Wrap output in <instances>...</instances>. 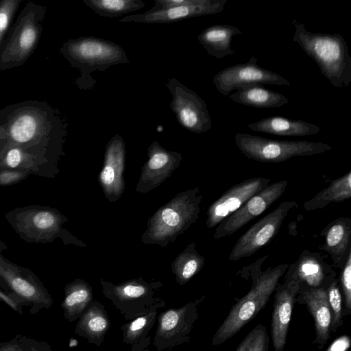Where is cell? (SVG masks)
<instances>
[{
	"label": "cell",
	"instance_id": "obj_24",
	"mask_svg": "<svg viewBox=\"0 0 351 351\" xmlns=\"http://www.w3.org/2000/svg\"><path fill=\"white\" fill-rule=\"evenodd\" d=\"M351 197V171L334 180L311 199L306 201L303 208L306 211L322 209L332 202H341Z\"/></svg>",
	"mask_w": 351,
	"mask_h": 351
},
{
	"label": "cell",
	"instance_id": "obj_19",
	"mask_svg": "<svg viewBox=\"0 0 351 351\" xmlns=\"http://www.w3.org/2000/svg\"><path fill=\"white\" fill-rule=\"evenodd\" d=\"M0 274L16 295L32 306V313L52 305L47 290L33 280L8 269L0 270Z\"/></svg>",
	"mask_w": 351,
	"mask_h": 351
},
{
	"label": "cell",
	"instance_id": "obj_23",
	"mask_svg": "<svg viewBox=\"0 0 351 351\" xmlns=\"http://www.w3.org/2000/svg\"><path fill=\"white\" fill-rule=\"evenodd\" d=\"M229 99L238 104L256 108H279L289 103V99L282 94L258 84L241 86L230 95Z\"/></svg>",
	"mask_w": 351,
	"mask_h": 351
},
{
	"label": "cell",
	"instance_id": "obj_32",
	"mask_svg": "<svg viewBox=\"0 0 351 351\" xmlns=\"http://www.w3.org/2000/svg\"><path fill=\"white\" fill-rule=\"evenodd\" d=\"M341 285L344 295L346 314L351 312V253L349 254L346 263L342 268L340 278Z\"/></svg>",
	"mask_w": 351,
	"mask_h": 351
},
{
	"label": "cell",
	"instance_id": "obj_22",
	"mask_svg": "<svg viewBox=\"0 0 351 351\" xmlns=\"http://www.w3.org/2000/svg\"><path fill=\"white\" fill-rule=\"evenodd\" d=\"M110 326V320L104 306L95 302L80 316L75 334L85 337L89 343L99 346Z\"/></svg>",
	"mask_w": 351,
	"mask_h": 351
},
{
	"label": "cell",
	"instance_id": "obj_8",
	"mask_svg": "<svg viewBox=\"0 0 351 351\" xmlns=\"http://www.w3.org/2000/svg\"><path fill=\"white\" fill-rule=\"evenodd\" d=\"M297 206L295 201L281 202L242 234L229 254V260L237 261L250 257L268 244L277 234L289 213Z\"/></svg>",
	"mask_w": 351,
	"mask_h": 351
},
{
	"label": "cell",
	"instance_id": "obj_6",
	"mask_svg": "<svg viewBox=\"0 0 351 351\" xmlns=\"http://www.w3.org/2000/svg\"><path fill=\"white\" fill-rule=\"evenodd\" d=\"M234 141L244 156L261 162H282L293 157L309 156L332 149L321 142L274 140L240 132L236 134Z\"/></svg>",
	"mask_w": 351,
	"mask_h": 351
},
{
	"label": "cell",
	"instance_id": "obj_29",
	"mask_svg": "<svg viewBox=\"0 0 351 351\" xmlns=\"http://www.w3.org/2000/svg\"><path fill=\"white\" fill-rule=\"evenodd\" d=\"M268 345L267 328L258 324L245 336L235 351H267Z\"/></svg>",
	"mask_w": 351,
	"mask_h": 351
},
{
	"label": "cell",
	"instance_id": "obj_17",
	"mask_svg": "<svg viewBox=\"0 0 351 351\" xmlns=\"http://www.w3.org/2000/svg\"><path fill=\"white\" fill-rule=\"evenodd\" d=\"M147 295L145 287L129 284L121 287L114 296L109 298L125 319H134L162 306V302L148 298Z\"/></svg>",
	"mask_w": 351,
	"mask_h": 351
},
{
	"label": "cell",
	"instance_id": "obj_10",
	"mask_svg": "<svg viewBox=\"0 0 351 351\" xmlns=\"http://www.w3.org/2000/svg\"><path fill=\"white\" fill-rule=\"evenodd\" d=\"M300 289L296 262L289 265L285 280L275 289L271 319V338L274 351H285L291 314Z\"/></svg>",
	"mask_w": 351,
	"mask_h": 351
},
{
	"label": "cell",
	"instance_id": "obj_21",
	"mask_svg": "<svg viewBox=\"0 0 351 351\" xmlns=\"http://www.w3.org/2000/svg\"><path fill=\"white\" fill-rule=\"evenodd\" d=\"M243 33L237 27L227 25H214L204 29L197 40L208 55L217 59L233 56L235 51L231 47L232 38Z\"/></svg>",
	"mask_w": 351,
	"mask_h": 351
},
{
	"label": "cell",
	"instance_id": "obj_33",
	"mask_svg": "<svg viewBox=\"0 0 351 351\" xmlns=\"http://www.w3.org/2000/svg\"><path fill=\"white\" fill-rule=\"evenodd\" d=\"M154 153L152 155L148 166L151 169H158L164 167L169 160V156L167 153L161 149H158V143L156 142L152 145Z\"/></svg>",
	"mask_w": 351,
	"mask_h": 351
},
{
	"label": "cell",
	"instance_id": "obj_41",
	"mask_svg": "<svg viewBox=\"0 0 351 351\" xmlns=\"http://www.w3.org/2000/svg\"><path fill=\"white\" fill-rule=\"evenodd\" d=\"M18 351H43V350H38L35 348H27V349H25V348H23L21 347H20L19 350Z\"/></svg>",
	"mask_w": 351,
	"mask_h": 351
},
{
	"label": "cell",
	"instance_id": "obj_12",
	"mask_svg": "<svg viewBox=\"0 0 351 351\" xmlns=\"http://www.w3.org/2000/svg\"><path fill=\"white\" fill-rule=\"evenodd\" d=\"M287 180L269 184L243 204L237 210L219 223L215 239L230 236L265 212L285 191Z\"/></svg>",
	"mask_w": 351,
	"mask_h": 351
},
{
	"label": "cell",
	"instance_id": "obj_28",
	"mask_svg": "<svg viewBox=\"0 0 351 351\" xmlns=\"http://www.w3.org/2000/svg\"><path fill=\"white\" fill-rule=\"evenodd\" d=\"M339 280L334 278L326 288L328 301L331 313L330 330L336 331L342 325V297L338 286Z\"/></svg>",
	"mask_w": 351,
	"mask_h": 351
},
{
	"label": "cell",
	"instance_id": "obj_36",
	"mask_svg": "<svg viewBox=\"0 0 351 351\" xmlns=\"http://www.w3.org/2000/svg\"><path fill=\"white\" fill-rule=\"evenodd\" d=\"M163 221L169 226H176L179 223V216L173 210L166 208L162 213Z\"/></svg>",
	"mask_w": 351,
	"mask_h": 351
},
{
	"label": "cell",
	"instance_id": "obj_25",
	"mask_svg": "<svg viewBox=\"0 0 351 351\" xmlns=\"http://www.w3.org/2000/svg\"><path fill=\"white\" fill-rule=\"evenodd\" d=\"M157 310L145 313L121 326L123 341L131 351H143L150 343L151 331L156 321Z\"/></svg>",
	"mask_w": 351,
	"mask_h": 351
},
{
	"label": "cell",
	"instance_id": "obj_27",
	"mask_svg": "<svg viewBox=\"0 0 351 351\" xmlns=\"http://www.w3.org/2000/svg\"><path fill=\"white\" fill-rule=\"evenodd\" d=\"M92 300L91 291L85 286H73L66 291L62 303L64 317L74 322L84 313Z\"/></svg>",
	"mask_w": 351,
	"mask_h": 351
},
{
	"label": "cell",
	"instance_id": "obj_3",
	"mask_svg": "<svg viewBox=\"0 0 351 351\" xmlns=\"http://www.w3.org/2000/svg\"><path fill=\"white\" fill-rule=\"evenodd\" d=\"M267 258L265 256L254 263L255 276L248 293L232 308L229 314L215 333L213 346H219L236 335L264 308L274 292L281 277L285 274L289 264L269 267L261 271L260 265Z\"/></svg>",
	"mask_w": 351,
	"mask_h": 351
},
{
	"label": "cell",
	"instance_id": "obj_20",
	"mask_svg": "<svg viewBox=\"0 0 351 351\" xmlns=\"http://www.w3.org/2000/svg\"><path fill=\"white\" fill-rule=\"evenodd\" d=\"M254 132L283 136H304L317 134L318 125L303 120H293L281 116L263 118L247 125Z\"/></svg>",
	"mask_w": 351,
	"mask_h": 351
},
{
	"label": "cell",
	"instance_id": "obj_26",
	"mask_svg": "<svg viewBox=\"0 0 351 351\" xmlns=\"http://www.w3.org/2000/svg\"><path fill=\"white\" fill-rule=\"evenodd\" d=\"M95 13L102 17L117 18L143 8L142 0H83Z\"/></svg>",
	"mask_w": 351,
	"mask_h": 351
},
{
	"label": "cell",
	"instance_id": "obj_34",
	"mask_svg": "<svg viewBox=\"0 0 351 351\" xmlns=\"http://www.w3.org/2000/svg\"><path fill=\"white\" fill-rule=\"evenodd\" d=\"M199 266L200 261L196 258L189 260L182 269V276L183 279L188 280L191 278L196 273Z\"/></svg>",
	"mask_w": 351,
	"mask_h": 351
},
{
	"label": "cell",
	"instance_id": "obj_9",
	"mask_svg": "<svg viewBox=\"0 0 351 351\" xmlns=\"http://www.w3.org/2000/svg\"><path fill=\"white\" fill-rule=\"evenodd\" d=\"M200 302L201 300L190 302L159 315L153 343L157 351L169 350L189 340V335L197 319Z\"/></svg>",
	"mask_w": 351,
	"mask_h": 351
},
{
	"label": "cell",
	"instance_id": "obj_18",
	"mask_svg": "<svg viewBox=\"0 0 351 351\" xmlns=\"http://www.w3.org/2000/svg\"><path fill=\"white\" fill-rule=\"evenodd\" d=\"M295 262L300 285L327 288L335 278V273L319 254L304 250Z\"/></svg>",
	"mask_w": 351,
	"mask_h": 351
},
{
	"label": "cell",
	"instance_id": "obj_11",
	"mask_svg": "<svg viewBox=\"0 0 351 351\" xmlns=\"http://www.w3.org/2000/svg\"><path fill=\"white\" fill-rule=\"evenodd\" d=\"M258 59L252 56L245 63L226 67L213 77L217 90L223 96L232 90L250 84H274L290 86V81L271 71L257 64Z\"/></svg>",
	"mask_w": 351,
	"mask_h": 351
},
{
	"label": "cell",
	"instance_id": "obj_35",
	"mask_svg": "<svg viewBox=\"0 0 351 351\" xmlns=\"http://www.w3.org/2000/svg\"><path fill=\"white\" fill-rule=\"evenodd\" d=\"M350 345V338L344 335L334 341L326 351H346Z\"/></svg>",
	"mask_w": 351,
	"mask_h": 351
},
{
	"label": "cell",
	"instance_id": "obj_31",
	"mask_svg": "<svg viewBox=\"0 0 351 351\" xmlns=\"http://www.w3.org/2000/svg\"><path fill=\"white\" fill-rule=\"evenodd\" d=\"M23 0H0V45L12 25L15 14Z\"/></svg>",
	"mask_w": 351,
	"mask_h": 351
},
{
	"label": "cell",
	"instance_id": "obj_1",
	"mask_svg": "<svg viewBox=\"0 0 351 351\" xmlns=\"http://www.w3.org/2000/svg\"><path fill=\"white\" fill-rule=\"evenodd\" d=\"M67 124L49 103L27 100L0 110V146L19 147L34 154L60 147Z\"/></svg>",
	"mask_w": 351,
	"mask_h": 351
},
{
	"label": "cell",
	"instance_id": "obj_5",
	"mask_svg": "<svg viewBox=\"0 0 351 351\" xmlns=\"http://www.w3.org/2000/svg\"><path fill=\"white\" fill-rule=\"evenodd\" d=\"M59 51L72 67L80 71L81 77L75 82L80 88L91 73L130 62L126 52L119 45L95 36L69 39Z\"/></svg>",
	"mask_w": 351,
	"mask_h": 351
},
{
	"label": "cell",
	"instance_id": "obj_16",
	"mask_svg": "<svg viewBox=\"0 0 351 351\" xmlns=\"http://www.w3.org/2000/svg\"><path fill=\"white\" fill-rule=\"evenodd\" d=\"M321 250L330 255L335 267L341 269L351 253V217H340L330 222L321 232Z\"/></svg>",
	"mask_w": 351,
	"mask_h": 351
},
{
	"label": "cell",
	"instance_id": "obj_2",
	"mask_svg": "<svg viewBox=\"0 0 351 351\" xmlns=\"http://www.w3.org/2000/svg\"><path fill=\"white\" fill-rule=\"evenodd\" d=\"M292 24L295 29L292 40L314 60L335 88H346L351 82V57L343 37L340 34L311 32L296 20Z\"/></svg>",
	"mask_w": 351,
	"mask_h": 351
},
{
	"label": "cell",
	"instance_id": "obj_14",
	"mask_svg": "<svg viewBox=\"0 0 351 351\" xmlns=\"http://www.w3.org/2000/svg\"><path fill=\"white\" fill-rule=\"evenodd\" d=\"M267 178L255 177L234 184L217 199L208 210V223L213 227L237 210L256 193L270 184Z\"/></svg>",
	"mask_w": 351,
	"mask_h": 351
},
{
	"label": "cell",
	"instance_id": "obj_7",
	"mask_svg": "<svg viewBox=\"0 0 351 351\" xmlns=\"http://www.w3.org/2000/svg\"><path fill=\"white\" fill-rule=\"evenodd\" d=\"M166 86L172 96L170 108L182 128L197 134L211 128L206 103L196 92L174 77L167 80Z\"/></svg>",
	"mask_w": 351,
	"mask_h": 351
},
{
	"label": "cell",
	"instance_id": "obj_15",
	"mask_svg": "<svg viewBox=\"0 0 351 351\" xmlns=\"http://www.w3.org/2000/svg\"><path fill=\"white\" fill-rule=\"evenodd\" d=\"M296 300L307 306L315 322V342L322 348L330 339V331L331 313L326 288H311L300 284Z\"/></svg>",
	"mask_w": 351,
	"mask_h": 351
},
{
	"label": "cell",
	"instance_id": "obj_37",
	"mask_svg": "<svg viewBox=\"0 0 351 351\" xmlns=\"http://www.w3.org/2000/svg\"><path fill=\"white\" fill-rule=\"evenodd\" d=\"M22 178V174L16 171H4L0 173V184L14 183Z\"/></svg>",
	"mask_w": 351,
	"mask_h": 351
},
{
	"label": "cell",
	"instance_id": "obj_30",
	"mask_svg": "<svg viewBox=\"0 0 351 351\" xmlns=\"http://www.w3.org/2000/svg\"><path fill=\"white\" fill-rule=\"evenodd\" d=\"M55 223V216L51 212L41 210L30 214L25 226L29 232H33L32 235L39 237L40 235L45 236L52 230Z\"/></svg>",
	"mask_w": 351,
	"mask_h": 351
},
{
	"label": "cell",
	"instance_id": "obj_38",
	"mask_svg": "<svg viewBox=\"0 0 351 351\" xmlns=\"http://www.w3.org/2000/svg\"><path fill=\"white\" fill-rule=\"evenodd\" d=\"M114 178V169L111 166H106L101 173V180L105 184H110Z\"/></svg>",
	"mask_w": 351,
	"mask_h": 351
},
{
	"label": "cell",
	"instance_id": "obj_39",
	"mask_svg": "<svg viewBox=\"0 0 351 351\" xmlns=\"http://www.w3.org/2000/svg\"><path fill=\"white\" fill-rule=\"evenodd\" d=\"M0 299H1L4 302H5L10 307H11L14 311H19V304L13 299L5 295L1 291H0Z\"/></svg>",
	"mask_w": 351,
	"mask_h": 351
},
{
	"label": "cell",
	"instance_id": "obj_13",
	"mask_svg": "<svg viewBox=\"0 0 351 351\" xmlns=\"http://www.w3.org/2000/svg\"><path fill=\"white\" fill-rule=\"evenodd\" d=\"M226 3L227 0H184L181 5L128 15L119 21L146 24L174 23L192 17L219 13L223 11Z\"/></svg>",
	"mask_w": 351,
	"mask_h": 351
},
{
	"label": "cell",
	"instance_id": "obj_40",
	"mask_svg": "<svg viewBox=\"0 0 351 351\" xmlns=\"http://www.w3.org/2000/svg\"><path fill=\"white\" fill-rule=\"evenodd\" d=\"M20 346L17 344H8L0 348V351H18L20 348Z\"/></svg>",
	"mask_w": 351,
	"mask_h": 351
},
{
	"label": "cell",
	"instance_id": "obj_4",
	"mask_svg": "<svg viewBox=\"0 0 351 351\" xmlns=\"http://www.w3.org/2000/svg\"><path fill=\"white\" fill-rule=\"evenodd\" d=\"M47 8L29 1L0 45V71L25 64L40 41Z\"/></svg>",
	"mask_w": 351,
	"mask_h": 351
}]
</instances>
